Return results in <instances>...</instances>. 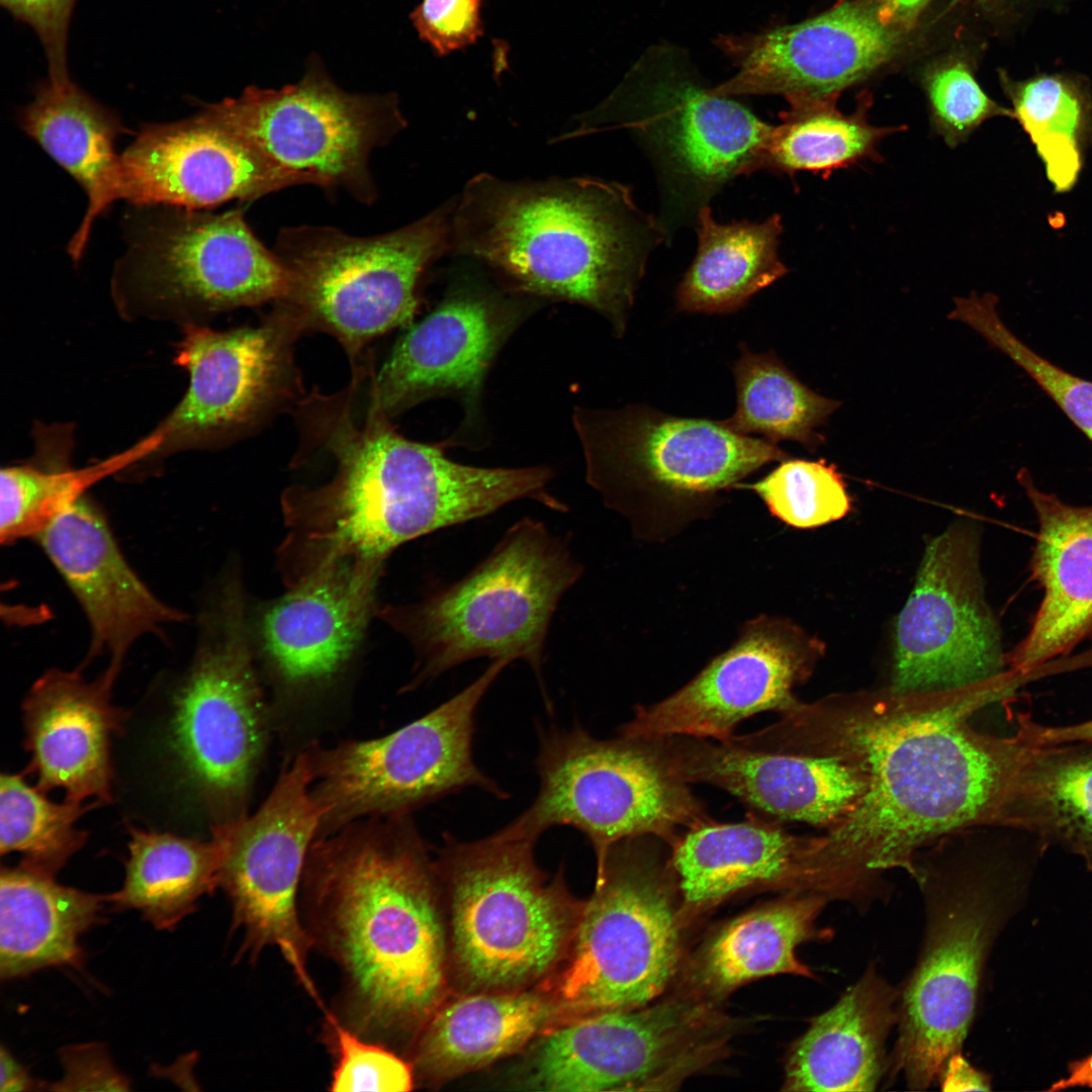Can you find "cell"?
I'll return each mask as SVG.
<instances>
[{
  "mask_svg": "<svg viewBox=\"0 0 1092 1092\" xmlns=\"http://www.w3.org/2000/svg\"><path fill=\"white\" fill-rule=\"evenodd\" d=\"M739 350L733 366L736 408L722 423L742 435L759 434L775 444L795 441L814 452L824 442L815 429L840 402L803 384L774 351L752 353L744 343Z\"/></svg>",
  "mask_w": 1092,
  "mask_h": 1092,
  "instance_id": "41",
  "label": "cell"
},
{
  "mask_svg": "<svg viewBox=\"0 0 1092 1092\" xmlns=\"http://www.w3.org/2000/svg\"><path fill=\"white\" fill-rule=\"evenodd\" d=\"M77 0H0L10 15L30 26L37 35L48 62V78L71 79L68 70V34Z\"/></svg>",
  "mask_w": 1092,
  "mask_h": 1092,
  "instance_id": "48",
  "label": "cell"
},
{
  "mask_svg": "<svg viewBox=\"0 0 1092 1092\" xmlns=\"http://www.w3.org/2000/svg\"><path fill=\"white\" fill-rule=\"evenodd\" d=\"M355 386L354 378L339 395L313 394L305 403L337 468L326 484L285 494L292 583L335 561L381 563L407 541L464 523L474 504L467 465L399 435L372 400L356 419Z\"/></svg>",
  "mask_w": 1092,
  "mask_h": 1092,
  "instance_id": "4",
  "label": "cell"
},
{
  "mask_svg": "<svg viewBox=\"0 0 1092 1092\" xmlns=\"http://www.w3.org/2000/svg\"><path fill=\"white\" fill-rule=\"evenodd\" d=\"M311 185L271 162L220 123L205 105L170 122L145 123L120 154V199L211 209Z\"/></svg>",
  "mask_w": 1092,
  "mask_h": 1092,
  "instance_id": "24",
  "label": "cell"
},
{
  "mask_svg": "<svg viewBox=\"0 0 1092 1092\" xmlns=\"http://www.w3.org/2000/svg\"><path fill=\"white\" fill-rule=\"evenodd\" d=\"M573 422L587 482L629 520L638 538L649 541L709 517L722 493L790 458L775 443L734 432L722 421L674 417L643 404L576 408Z\"/></svg>",
  "mask_w": 1092,
  "mask_h": 1092,
  "instance_id": "6",
  "label": "cell"
},
{
  "mask_svg": "<svg viewBox=\"0 0 1092 1092\" xmlns=\"http://www.w3.org/2000/svg\"><path fill=\"white\" fill-rule=\"evenodd\" d=\"M1016 734L1035 745H1092V719L1065 726H1048L1036 723L1025 714H1018Z\"/></svg>",
  "mask_w": 1092,
  "mask_h": 1092,
  "instance_id": "51",
  "label": "cell"
},
{
  "mask_svg": "<svg viewBox=\"0 0 1092 1092\" xmlns=\"http://www.w3.org/2000/svg\"><path fill=\"white\" fill-rule=\"evenodd\" d=\"M667 239L622 183L480 173L455 200L450 251L490 267L519 292L595 309L622 337L648 257Z\"/></svg>",
  "mask_w": 1092,
  "mask_h": 1092,
  "instance_id": "3",
  "label": "cell"
},
{
  "mask_svg": "<svg viewBox=\"0 0 1092 1092\" xmlns=\"http://www.w3.org/2000/svg\"><path fill=\"white\" fill-rule=\"evenodd\" d=\"M449 200L418 220L372 236L326 225L284 226L274 252L289 276L278 305L305 327L332 333L354 356L366 343L412 323L428 268L451 249Z\"/></svg>",
  "mask_w": 1092,
  "mask_h": 1092,
  "instance_id": "12",
  "label": "cell"
},
{
  "mask_svg": "<svg viewBox=\"0 0 1092 1092\" xmlns=\"http://www.w3.org/2000/svg\"><path fill=\"white\" fill-rule=\"evenodd\" d=\"M901 989L870 964L792 1044L786 1091H874L888 1071L886 1042L899 1020Z\"/></svg>",
  "mask_w": 1092,
  "mask_h": 1092,
  "instance_id": "31",
  "label": "cell"
},
{
  "mask_svg": "<svg viewBox=\"0 0 1092 1092\" xmlns=\"http://www.w3.org/2000/svg\"><path fill=\"white\" fill-rule=\"evenodd\" d=\"M772 125L697 77L678 49L646 51L604 104L554 142L624 128L652 160L668 237L732 179L753 173Z\"/></svg>",
  "mask_w": 1092,
  "mask_h": 1092,
  "instance_id": "10",
  "label": "cell"
},
{
  "mask_svg": "<svg viewBox=\"0 0 1092 1092\" xmlns=\"http://www.w3.org/2000/svg\"><path fill=\"white\" fill-rule=\"evenodd\" d=\"M1018 479L1037 520L1029 565L1042 590L1027 634L1007 659L1024 676L1092 635V506L1042 490L1027 470Z\"/></svg>",
  "mask_w": 1092,
  "mask_h": 1092,
  "instance_id": "29",
  "label": "cell"
},
{
  "mask_svg": "<svg viewBox=\"0 0 1092 1092\" xmlns=\"http://www.w3.org/2000/svg\"><path fill=\"white\" fill-rule=\"evenodd\" d=\"M816 650L792 623L760 615L745 622L736 641L684 687L637 706L620 734L727 741L747 718L782 714L798 704L793 690L808 677Z\"/></svg>",
  "mask_w": 1092,
  "mask_h": 1092,
  "instance_id": "21",
  "label": "cell"
},
{
  "mask_svg": "<svg viewBox=\"0 0 1092 1092\" xmlns=\"http://www.w3.org/2000/svg\"><path fill=\"white\" fill-rule=\"evenodd\" d=\"M308 751L284 768L251 815L223 826L226 851L219 886L233 909V929L243 932L241 953L250 958L276 947L307 994L324 1007L309 975L311 941L299 911L306 857L317 837L321 812L311 794Z\"/></svg>",
  "mask_w": 1092,
  "mask_h": 1092,
  "instance_id": "18",
  "label": "cell"
},
{
  "mask_svg": "<svg viewBox=\"0 0 1092 1092\" xmlns=\"http://www.w3.org/2000/svg\"><path fill=\"white\" fill-rule=\"evenodd\" d=\"M64 800L56 803L22 776L0 778V851L22 854L20 864L56 876L85 844L88 833L76 827L90 808Z\"/></svg>",
  "mask_w": 1092,
  "mask_h": 1092,
  "instance_id": "43",
  "label": "cell"
},
{
  "mask_svg": "<svg viewBox=\"0 0 1092 1092\" xmlns=\"http://www.w3.org/2000/svg\"><path fill=\"white\" fill-rule=\"evenodd\" d=\"M992 293L956 298L948 318L963 322L1021 368L1092 443V381L1032 350L1001 320Z\"/></svg>",
  "mask_w": 1092,
  "mask_h": 1092,
  "instance_id": "44",
  "label": "cell"
},
{
  "mask_svg": "<svg viewBox=\"0 0 1092 1092\" xmlns=\"http://www.w3.org/2000/svg\"><path fill=\"white\" fill-rule=\"evenodd\" d=\"M64 1078L60 1089L127 1090L128 1081L111 1064L97 1044L79 1045L62 1053Z\"/></svg>",
  "mask_w": 1092,
  "mask_h": 1092,
  "instance_id": "50",
  "label": "cell"
},
{
  "mask_svg": "<svg viewBox=\"0 0 1092 1092\" xmlns=\"http://www.w3.org/2000/svg\"><path fill=\"white\" fill-rule=\"evenodd\" d=\"M698 247L675 290L676 309L731 313L789 269L779 256L782 217L719 223L709 205L695 219Z\"/></svg>",
  "mask_w": 1092,
  "mask_h": 1092,
  "instance_id": "36",
  "label": "cell"
},
{
  "mask_svg": "<svg viewBox=\"0 0 1092 1092\" xmlns=\"http://www.w3.org/2000/svg\"><path fill=\"white\" fill-rule=\"evenodd\" d=\"M714 1004L682 991L559 1024L533 1041L514 1084L553 1092L674 1089L723 1052L729 1020Z\"/></svg>",
  "mask_w": 1092,
  "mask_h": 1092,
  "instance_id": "15",
  "label": "cell"
},
{
  "mask_svg": "<svg viewBox=\"0 0 1092 1092\" xmlns=\"http://www.w3.org/2000/svg\"><path fill=\"white\" fill-rule=\"evenodd\" d=\"M581 572L564 539L525 518L462 578L383 616L415 648L418 682L481 657L524 660L541 680L551 619Z\"/></svg>",
  "mask_w": 1092,
  "mask_h": 1092,
  "instance_id": "8",
  "label": "cell"
},
{
  "mask_svg": "<svg viewBox=\"0 0 1092 1092\" xmlns=\"http://www.w3.org/2000/svg\"><path fill=\"white\" fill-rule=\"evenodd\" d=\"M734 489L754 492L771 516L799 529L843 518L850 509L842 477L825 460L786 459L761 479Z\"/></svg>",
  "mask_w": 1092,
  "mask_h": 1092,
  "instance_id": "45",
  "label": "cell"
},
{
  "mask_svg": "<svg viewBox=\"0 0 1092 1092\" xmlns=\"http://www.w3.org/2000/svg\"><path fill=\"white\" fill-rule=\"evenodd\" d=\"M828 902L815 893L787 892L731 920L702 946L687 972L684 991L715 1002L766 976L815 978L796 949L807 941L832 938L831 928L817 925Z\"/></svg>",
  "mask_w": 1092,
  "mask_h": 1092,
  "instance_id": "34",
  "label": "cell"
},
{
  "mask_svg": "<svg viewBox=\"0 0 1092 1092\" xmlns=\"http://www.w3.org/2000/svg\"><path fill=\"white\" fill-rule=\"evenodd\" d=\"M207 615L191 665L174 697L173 745L213 827L247 816L268 732L253 667L244 604L235 583Z\"/></svg>",
  "mask_w": 1092,
  "mask_h": 1092,
  "instance_id": "16",
  "label": "cell"
},
{
  "mask_svg": "<svg viewBox=\"0 0 1092 1092\" xmlns=\"http://www.w3.org/2000/svg\"><path fill=\"white\" fill-rule=\"evenodd\" d=\"M1087 1087L1092 1089V1054L1069 1064L1068 1075L1052 1084L1051 1091Z\"/></svg>",
  "mask_w": 1092,
  "mask_h": 1092,
  "instance_id": "54",
  "label": "cell"
},
{
  "mask_svg": "<svg viewBox=\"0 0 1092 1092\" xmlns=\"http://www.w3.org/2000/svg\"><path fill=\"white\" fill-rule=\"evenodd\" d=\"M924 88L932 131L949 148L964 144L990 118H1013L1012 109L992 100L964 64L935 68L925 76Z\"/></svg>",
  "mask_w": 1092,
  "mask_h": 1092,
  "instance_id": "47",
  "label": "cell"
},
{
  "mask_svg": "<svg viewBox=\"0 0 1092 1092\" xmlns=\"http://www.w3.org/2000/svg\"><path fill=\"white\" fill-rule=\"evenodd\" d=\"M684 926L670 845L646 835L611 846L560 971L544 988L563 1023L656 1000L679 970Z\"/></svg>",
  "mask_w": 1092,
  "mask_h": 1092,
  "instance_id": "9",
  "label": "cell"
},
{
  "mask_svg": "<svg viewBox=\"0 0 1092 1092\" xmlns=\"http://www.w3.org/2000/svg\"><path fill=\"white\" fill-rule=\"evenodd\" d=\"M781 117L759 152L753 173L766 170L792 177L808 171L827 177L859 163L881 161V143L905 128L871 124L866 106L843 114L833 98L792 104Z\"/></svg>",
  "mask_w": 1092,
  "mask_h": 1092,
  "instance_id": "40",
  "label": "cell"
},
{
  "mask_svg": "<svg viewBox=\"0 0 1092 1092\" xmlns=\"http://www.w3.org/2000/svg\"><path fill=\"white\" fill-rule=\"evenodd\" d=\"M524 304L462 268L442 301L398 340L372 378L371 400L387 416L438 394L475 398Z\"/></svg>",
  "mask_w": 1092,
  "mask_h": 1092,
  "instance_id": "23",
  "label": "cell"
},
{
  "mask_svg": "<svg viewBox=\"0 0 1092 1092\" xmlns=\"http://www.w3.org/2000/svg\"><path fill=\"white\" fill-rule=\"evenodd\" d=\"M537 839L506 827L482 839L444 834L437 867L450 906V958L466 993L528 989L565 959L584 902L536 863Z\"/></svg>",
  "mask_w": 1092,
  "mask_h": 1092,
  "instance_id": "7",
  "label": "cell"
},
{
  "mask_svg": "<svg viewBox=\"0 0 1092 1092\" xmlns=\"http://www.w3.org/2000/svg\"><path fill=\"white\" fill-rule=\"evenodd\" d=\"M508 664L493 660L460 693L392 733L309 748L317 837L362 819L411 815L468 787L506 797L474 763L472 738L476 709Z\"/></svg>",
  "mask_w": 1092,
  "mask_h": 1092,
  "instance_id": "14",
  "label": "cell"
},
{
  "mask_svg": "<svg viewBox=\"0 0 1092 1092\" xmlns=\"http://www.w3.org/2000/svg\"><path fill=\"white\" fill-rule=\"evenodd\" d=\"M897 692H931L1002 681L1000 631L986 602L975 529L957 524L928 543L895 630Z\"/></svg>",
  "mask_w": 1092,
  "mask_h": 1092,
  "instance_id": "19",
  "label": "cell"
},
{
  "mask_svg": "<svg viewBox=\"0 0 1092 1092\" xmlns=\"http://www.w3.org/2000/svg\"><path fill=\"white\" fill-rule=\"evenodd\" d=\"M18 122L86 194L85 213L67 247L71 259L79 262L94 222L120 199V155L115 142L125 129L122 121L72 79L47 78L35 86L33 100L19 111Z\"/></svg>",
  "mask_w": 1092,
  "mask_h": 1092,
  "instance_id": "33",
  "label": "cell"
},
{
  "mask_svg": "<svg viewBox=\"0 0 1092 1092\" xmlns=\"http://www.w3.org/2000/svg\"><path fill=\"white\" fill-rule=\"evenodd\" d=\"M927 0H881L880 9L883 18L895 23L917 11Z\"/></svg>",
  "mask_w": 1092,
  "mask_h": 1092,
  "instance_id": "55",
  "label": "cell"
},
{
  "mask_svg": "<svg viewBox=\"0 0 1092 1092\" xmlns=\"http://www.w3.org/2000/svg\"><path fill=\"white\" fill-rule=\"evenodd\" d=\"M913 878L923 900V936L901 988L888 1071L920 1091L937 1083L948 1058L962 1052L988 958L1020 910L1024 885L1003 864L975 858L917 859Z\"/></svg>",
  "mask_w": 1092,
  "mask_h": 1092,
  "instance_id": "5",
  "label": "cell"
},
{
  "mask_svg": "<svg viewBox=\"0 0 1092 1092\" xmlns=\"http://www.w3.org/2000/svg\"><path fill=\"white\" fill-rule=\"evenodd\" d=\"M116 677L104 671L89 681L80 670L51 669L37 678L23 705L28 770L47 793L62 789L65 800L112 799V736L124 713L111 702Z\"/></svg>",
  "mask_w": 1092,
  "mask_h": 1092,
  "instance_id": "27",
  "label": "cell"
},
{
  "mask_svg": "<svg viewBox=\"0 0 1092 1092\" xmlns=\"http://www.w3.org/2000/svg\"><path fill=\"white\" fill-rule=\"evenodd\" d=\"M104 898L66 887L22 864L0 874V978L81 964L82 935L100 917Z\"/></svg>",
  "mask_w": 1092,
  "mask_h": 1092,
  "instance_id": "35",
  "label": "cell"
},
{
  "mask_svg": "<svg viewBox=\"0 0 1092 1092\" xmlns=\"http://www.w3.org/2000/svg\"><path fill=\"white\" fill-rule=\"evenodd\" d=\"M128 831L124 882L106 900L119 910H138L158 929H173L219 886L225 830L213 827L208 840L131 826Z\"/></svg>",
  "mask_w": 1092,
  "mask_h": 1092,
  "instance_id": "37",
  "label": "cell"
},
{
  "mask_svg": "<svg viewBox=\"0 0 1092 1092\" xmlns=\"http://www.w3.org/2000/svg\"><path fill=\"white\" fill-rule=\"evenodd\" d=\"M562 1023L545 989L468 992L441 1003L417 1033L415 1075L442 1084L516 1054Z\"/></svg>",
  "mask_w": 1092,
  "mask_h": 1092,
  "instance_id": "32",
  "label": "cell"
},
{
  "mask_svg": "<svg viewBox=\"0 0 1092 1092\" xmlns=\"http://www.w3.org/2000/svg\"><path fill=\"white\" fill-rule=\"evenodd\" d=\"M1025 743L1004 826L1060 845L1092 870V745Z\"/></svg>",
  "mask_w": 1092,
  "mask_h": 1092,
  "instance_id": "38",
  "label": "cell"
},
{
  "mask_svg": "<svg viewBox=\"0 0 1092 1092\" xmlns=\"http://www.w3.org/2000/svg\"><path fill=\"white\" fill-rule=\"evenodd\" d=\"M78 601L91 631L89 657L106 655L117 676L131 645L185 620L157 598L119 549L102 512L85 495L35 538Z\"/></svg>",
  "mask_w": 1092,
  "mask_h": 1092,
  "instance_id": "26",
  "label": "cell"
},
{
  "mask_svg": "<svg viewBox=\"0 0 1092 1092\" xmlns=\"http://www.w3.org/2000/svg\"><path fill=\"white\" fill-rule=\"evenodd\" d=\"M668 768L688 784L717 787L752 813L829 828L856 805L862 772L836 756L762 752L690 736L651 738Z\"/></svg>",
  "mask_w": 1092,
  "mask_h": 1092,
  "instance_id": "25",
  "label": "cell"
},
{
  "mask_svg": "<svg viewBox=\"0 0 1092 1092\" xmlns=\"http://www.w3.org/2000/svg\"><path fill=\"white\" fill-rule=\"evenodd\" d=\"M536 766L538 795L506 828L538 839L550 827L571 826L590 841L597 866L619 841L651 835L671 846L710 819L649 738L603 740L579 727L552 730L542 737Z\"/></svg>",
  "mask_w": 1092,
  "mask_h": 1092,
  "instance_id": "13",
  "label": "cell"
},
{
  "mask_svg": "<svg viewBox=\"0 0 1092 1092\" xmlns=\"http://www.w3.org/2000/svg\"><path fill=\"white\" fill-rule=\"evenodd\" d=\"M33 459L1 469L0 540L36 538L63 511L101 479L134 466L154 450L145 437L126 450L83 468L70 464L72 430H39Z\"/></svg>",
  "mask_w": 1092,
  "mask_h": 1092,
  "instance_id": "39",
  "label": "cell"
},
{
  "mask_svg": "<svg viewBox=\"0 0 1092 1092\" xmlns=\"http://www.w3.org/2000/svg\"><path fill=\"white\" fill-rule=\"evenodd\" d=\"M479 7L480 0H423L411 17L420 37L447 55L478 38Z\"/></svg>",
  "mask_w": 1092,
  "mask_h": 1092,
  "instance_id": "49",
  "label": "cell"
},
{
  "mask_svg": "<svg viewBox=\"0 0 1092 1092\" xmlns=\"http://www.w3.org/2000/svg\"><path fill=\"white\" fill-rule=\"evenodd\" d=\"M941 1090L947 1092L989 1091L991 1079L983 1071L974 1067L962 1054H952L938 1080Z\"/></svg>",
  "mask_w": 1092,
  "mask_h": 1092,
  "instance_id": "52",
  "label": "cell"
},
{
  "mask_svg": "<svg viewBox=\"0 0 1092 1092\" xmlns=\"http://www.w3.org/2000/svg\"><path fill=\"white\" fill-rule=\"evenodd\" d=\"M0 1091H28L35 1086L34 1080L26 1069L7 1051L4 1045L0 1051Z\"/></svg>",
  "mask_w": 1092,
  "mask_h": 1092,
  "instance_id": "53",
  "label": "cell"
},
{
  "mask_svg": "<svg viewBox=\"0 0 1092 1092\" xmlns=\"http://www.w3.org/2000/svg\"><path fill=\"white\" fill-rule=\"evenodd\" d=\"M977 1L984 2V3H995V2H1002L1003 0H977Z\"/></svg>",
  "mask_w": 1092,
  "mask_h": 1092,
  "instance_id": "56",
  "label": "cell"
},
{
  "mask_svg": "<svg viewBox=\"0 0 1092 1092\" xmlns=\"http://www.w3.org/2000/svg\"><path fill=\"white\" fill-rule=\"evenodd\" d=\"M328 1043L336 1058L329 1090L335 1092H404L415 1084V1070L388 1045L363 1037L328 1009Z\"/></svg>",
  "mask_w": 1092,
  "mask_h": 1092,
  "instance_id": "46",
  "label": "cell"
},
{
  "mask_svg": "<svg viewBox=\"0 0 1092 1092\" xmlns=\"http://www.w3.org/2000/svg\"><path fill=\"white\" fill-rule=\"evenodd\" d=\"M1007 680L968 688L799 701L748 735L763 752L836 756L866 779L854 808L805 850L808 891L856 907L892 870L915 873L919 849L978 826H1004L1026 743L970 720L1010 697Z\"/></svg>",
  "mask_w": 1092,
  "mask_h": 1092,
  "instance_id": "1",
  "label": "cell"
},
{
  "mask_svg": "<svg viewBox=\"0 0 1092 1092\" xmlns=\"http://www.w3.org/2000/svg\"><path fill=\"white\" fill-rule=\"evenodd\" d=\"M205 106L275 165L364 204L378 196L372 153L406 126L396 96L346 92L315 65L297 83L249 86L236 98Z\"/></svg>",
  "mask_w": 1092,
  "mask_h": 1092,
  "instance_id": "17",
  "label": "cell"
},
{
  "mask_svg": "<svg viewBox=\"0 0 1092 1092\" xmlns=\"http://www.w3.org/2000/svg\"><path fill=\"white\" fill-rule=\"evenodd\" d=\"M122 231L125 249L110 293L127 321L201 325L212 313L278 301L288 291L284 265L241 208L129 203Z\"/></svg>",
  "mask_w": 1092,
  "mask_h": 1092,
  "instance_id": "11",
  "label": "cell"
},
{
  "mask_svg": "<svg viewBox=\"0 0 1092 1092\" xmlns=\"http://www.w3.org/2000/svg\"><path fill=\"white\" fill-rule=\"evenodd\" d=\"M304 328L279 305L255 328L184 327L176 363L188 372L189 384L156 428L162 441L148 461L212 445L266 410L288 384L291 344Z\"/></svg>",
  "mask_w": 1092,
  "mask_h": 1092,
  "instance_id": "20",
  "label": "cell"
},
{
  "mask_svg": "<svg viewBox=\"0 0 1092 1092\" xmlns=\"http://www.w3.org/2000/svg\"><path fill=\"white\" fill-rule=\"evenodd\" d=\"M736 68L721 96L781 95L790 105L834 98L897 51L899 31L880 2L853 0L803 22L715 40Z\"/></svg>",
  "mask_w": 1092,
  "mask_h": 1092,
  "instance_id": "22",
  "label": "cell"
},
{
  "mask_svg": "<svg viewBox=\"0 0 1092 1092\" xmlns=\"http://www.w3.org/2000/svg\"><path fill=\"white\" fill-rule=\"evenodd\" d=\"M381 563L340 560L291 585L264 613L262 648L287 684L304 686L334 675L362 638Z\"/></svg>",
  "mask_w": 1092,
  "mask_h": 1092,
  "instance_id": "28",
  "label": "cell"
},
{
  "mask_svg": "<svg viewBox=\"0 0 1092 1092\" xmlns=\"http://www.w3.org/2000/svg\"><path fill=\"white\" fill-rule=\"evenodd\" d=\"M437 860L411 815L362 819L312 842L299 911L342 974L333 1011L365 1038L417 1033L442 1003L447 943Z\"/></svg>",
  "mask_w": 1092,
  "mask_h": 1092,
  "instance_id": "2",
  "label": "cell"
},
{
  "mask_svg": "<svg viewBox=\"0 0 1092 1092\" xmlns=\"http://www.w3.org/2000/svg\"><path fill=\"white\" fill-rule=\"evenodd\" d=\"M1001 83L1013 118L1035 147L1054 191H1070L1092 134L1091 98L1078 82L1062 75L1017 81L1001 73Z\"/></svg>",
  "mask_w": 1092,
  "mask_h": 1092,
  "instance_id": "42",
  "label": "cell"
},
{
  "mask_svg": "<svg viewBox=\"0 0 1092 1092\" xmlns=\"http://www.w3.org/2000/svg\"><path fill=\"white\" fill-rule=\"evenodd\" d=\"M806 842L752 812L745 821L710 818L687 829L670 846L685 925L740 893L802 892Z\"/></svg>",
  "mask_w": 1092,
  "mask_h": 1092,
  "instance_id": "30",
  "label": "cell"
}]
</instances>
